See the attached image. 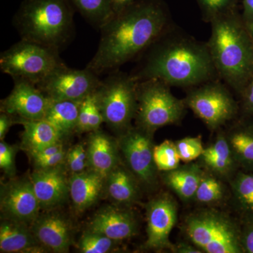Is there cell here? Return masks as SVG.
<instances>
[{"mask_svg":"<svg viewBox=\"0 0 253 253\" xmlns=\"http://www.w3.org/2000/svg\"><path fill=\"white\" fill-rule=\"evenodd\" d=\"M205 21L211 22L221 15L235 10L236 0H196Z\"/></svg>","mask_w":253,"mask_h":253,"instance_id":"33","label":"cell"},{"mask_svg":"<svg viewBox=\"0 0 253 253\" xmlns=\"http://www.w3.org/2000/svg\"><path fill=\"white\" fill-rule=\"evenodd\" d=\"M66 151L64 149L59 151L57 154L42 158H36L33 159L37 169H49L61 166L63 161L66 158Z\"/></svg>","mask_w":253,"mask_h":253,"instance_id":"37","label":"cell"},{"mask_svg":"<svg viewBox=\"0 0 253 253\" xmlns=\"http://www.w3.org/2000/svg\"><path fill=\"white\" fill-rule=\"evenodd\" d=\"M200 158L208 169L216 175H228L238 165L224 134L218 135L213 144L204 149Z\"/></svg>","mask_w":253,"mask_h":253,"instance_id":"24","label":"cell"},{"mask_svg":"<svg viewBox=\"0 0 253 253\" xmlns=\"http://www.w3.org/2000/svg\"><path fill=\"white\" fill-rule=\"evenodd\" d=\"M69 1L75 9L77 10L88 22L99 29L114 14L111 0Z\"/></svg>","mask_w":253,"mask_h":253,"instance_id":"28","label":"cell"},{"mask_svg":"<svg viewBox=\"0 0 253 253\" xmlns=\"http://www.w3.org/2000/svg\"><path fill=\"white\" fill-rule=\"evenodd\" d=\"M242 18L246 25L253 21V0H244Z\"/></svg>","mask_w":253,"mask_h":253,"instance_id":"43","label":"cell"},{"mask_svg":"<svg viewBox=\"0 0 253 253\" xmlns=\"http://www.w3.org/2000/svg\"><path fill=\"white\" fill-rule=\"evenodd\" d=\"M45 250L38 244L27 224L11 219L1 221L0 225L1 253H41Z\"/></svg>","mask_w":253,"mask_h":253,"instance_id":"19","label":"cell"},{"mask_svg":"<svg viewBox=\"0 0 253 253\" xmlns=\"http://www.w3.org/2000/svg\"><path fill=\"white\" fill-rule=\"evenodd\" d=\"M175 144L181 161L186 163L201 157L205 149L201 136H187L175 141Z\"/></svg>","mask_w":253,"mask_h":253,"instance_id":"32","label":"cell"},{"mask_svg":"<svg viewBox=\"0 0 253 253\" xmlns=\"http://www.w3.org/2000/svg\"><path fill=\"white\" fill-rule=\"evenodd\" d=\"M130 73L136 82L156 79L169 86L189 89L219 79L207 42L172 24L137 58Z\"/></svg>","mask_w":253,"mask_h":253,"instance_id":"2","label":"cell"},{"mask_svg":"<svg viewBox=\"0 0 253 253\" xmlns=\"http://www.w3.org/2000/svg\"><path fill=\"white\" fill-rule=\"evenodd\" d=\"M16 119H14V116L8 114V113L1 112L0 115V139L1 141L4 139L6 133L9 131L14 123H16Z\"/></svg>","mask_w":253,"mask_h":253,"instance_id":"40","label":"cell"},{"mask_svg":"<svg viewBox=\"0 0 253 253\" xmlns=\"http://www.w3.org/2000/svg\"><path fill=\"white\" fill-rule=\"evenodd\" d=\"M177 219V207L172 196L166 194L155 198L146 205L147 239L146 249H172L169 241L171 231Z\"/></svg>","mask_w":253,"mask_h":253,"instance_id":"12","label":"cell"},{"mask_svg":"<svg viewBox=\"0 0 253 253\" xmlns=\"http://www.w3.org/2000/svg\"></svg>","mask_w":253,"mask_h":253,"instance_id":"46","label":"cell"},{"mask_svg":"<svg viewBox=\"0 0 253 253\" xmlns=\"http://www.w3.org/2000/svg\"><path fill=\"white\" fill-rule=\"evenodd\" d=\"M66 161L73 174L83 172L89 166L86 149L83 145H76L67 153Z\"/></svg>","mask_w":253,"mask_h":253,"instance_id":"34","label":"cell"},{"mask_svg":"<svg viewBox=\"0 0 253 253\" xmlns=\"http://www.w3.org/2000/svg\"><path fill=\"white\" fill-rule=\"evenodd\" d=\"M240 96L242 98L245 112L253 114V76Z\"/></svg>","mask_w":253,"mask_h":253,"instance_id":"39","label":"cell"},{"mask_svg":"<svg viewBox=\"0 0 253 253\" xmlns=\"http://www.w3.org/2000/svg\"><path fill=\"white\" fill-rule=\"evenodd\" d=\"M59 49L21 40L0 55L1 72L14 81L39 84L58 68L65 66Z\"/></svg>","mask_w":253,"mask_h":253,"instance_id":"8","label":"cell"},{"mask_svg":"<svg viewBox=\"0 0 253 253\" xmlns=\"http://www.w3.org/2000/svg\"><path fill=\"white\" fill-rule=\"evenodd\" d=\"M105 179L91 169L72 174L69 179V195L76 211L83 212L94 204L104 189Z\"/></svg>","mask_w":253,"mask_h":253,"instance_id":"20","label":"cell"},{"mask_svg":"<svg viewBox=\"0 0 253 253\" xmlns=\"http://www.w3.org/2000/svg\"><path fill=\"white\" fill-rule=\"evenodd\" d=\"M210 23L207 44L218 76L241 94L253 76V38L236 10Z\"/></svg>","mask_w":253,"mask_h":253,"instance_id":"3","label":"cell"},{"mask_svg":"<svg viewBox=\"0 0 253 253\" xmlns=\"http://www.w3.org/2000/svg\"><path fill=\"white\" fill-rule=\"evenodd\" d=\"M31 229L38 244L46 251L57 253L69 251L72 241L71 226L59 214H39L32 223Z\"/></svg>","mask_w":253,"mask_h":253,"instance_id":"15","label":"cell"},{"mask_svg":"<svg viewBox=\"0 0 253 253\" xmlns=\"http://www.w3.org/2000/svg\"><path fill=\"white\" fill-rule=\"evenodd\" d=\"M81 101L50 100L44 119L57 129L63 138L76 131Z\"/></svg>","mask_w":253,"mask_h":253,"instance_id":"25","label":"cell"},{"mask_svg":"<svg viewBox=\"0 0 253 253\" xmlns=\"http://www.w3.org/2000/svg\"><path fill=\"white\" fill-rule=\"evenodd\" d=\"M14 82V88L9 96L1 100V112L14 116L16 121L44 119L50 99L33 83Z\"/></svg>","mask_w":253,"mask_h":253,"instance_id":"14","label":"cell"},{"mask_svg":"<svg viewBox=\"0 0 253 253\" xmlns=\"http://www.w3.org/2000/svg\"><path fill=\"white\" fill-rule=\"evenodd\" d=\"M100 83L99 76L89 68L73 69L65 65L36 86L52 101H82L94 92Z\"/></svg>","mask_w":253,"mask_h":253,"instance_id":"11","label":"cell"},{"mask_svg":"<svg viewBox=\"0 0 253 253\" xmlns=\"http://www.w3.org/2000/svg\"><path fill=\"white\" fill-rule=\"evenodd\" d=\"M136 83L130 73L115 70L101 81L94 92L104 123L119 134L129 129L135 118Z\"/></svg>","mask_w":253,"mask_h":253,"instance_id":"7","label":"cell"},{"mask_svg":"<svg viewBox=\"0 0 253 253\" xmlns=\"http://www.w3.org/2000/svg\"><path fill=\"white\" fill-rule=\"evenodd\" d=\"M16 151V146L6 144L4 141L0 143V168L8 175H14L16 172L15 156Z\"/></svg>","mask_w":253,"mask_h":253,"instance_id":"35","label":"cell"},{"mask_svg":"<svg viewBox=\"0 0 253 253\" xmlns=\"http://www.w3.org/2000/svg\"><path fill=\"white\" fill-rule=\"evenodd\" d=\"M203 173L199 165L189 163L164 172L163 179L181 201L187 202L194 200Z\"/></svg>","mask_w":253,"mask_h":253,"instance_id":"23","label":"cell"},{"mask_svg":"<svg viewBox=\"0 0 253 253\" xmlns=\"http://www.w3.org/2000/svg\"><path fill=\"white\" fill-rule=\"evenodd\" d=\"M86 153L90 169L105 179L121 163L118 140L99 129L89 134Z\"/></svg>","mask_w":253,"mask_h":253,"instance_id":"18","label":"cell"},{"mask_svg":"<svg viewBox=\"0 0 253 253\" xmlns=\"http://www.w3.org/2000/svg\"><path fill=\"white\" fill-rule=\"evenodd\" d=\"M241 239L244 253H253V219H244Z\"/></svg>","mask_w":253,"mask_h":253,"instance_id":"38","label":"cell"},{"mask_svg":"<svg viewBox=\"0 0 253 253\" xmlns=\"http://www.w3.org/2000/svg\"><path fill=\"white\" fill-rule=\"evenodd\" d=\"M171 86L159 80L137 82L136 126L150 134L181 121L187 109L184 99L171 92Z\"/></svg>","mask_w":253,"mask_h":253,"instance_id":"5","label":"cell"},{"mask_svg":"<svg viewBox=\"0 0 253 253\" xmlns=\"http://www.w3.org/2000/svg\"><path fill=\"white\" fill-rule=\"evenodd\" d=\"M139 180L127 167L120 163L106 176L105 186L110 197L118 204H134L140 195Z\"/></svg>","mask_w":253,"mask_h":253,"instance_id":"21","label":"cell"},{"mask_svg":"<svg viewBox=\"0 0 253 253\" xmlns=\"http://www.w3.org/2000/svg\"><path fill=\"white\" fill-rule=\"evenodd\" d=\"M236 163L253 171V125H241L226 136Z\"/></svg>","mask_w":253,"mask_h":253,"instance_id":"26","label":"cell"},{"mask_svg":"<svg viewBox=\"0 0 253 253\" xmlns=\"http://www.w3.org/2000/svg\"><path fill=\"white\" fill-rule=\"evenodd\" d=\"M186 236L204 253H243L241 229L224 213L204 209L191 213L184 222Z\"/></svg>","mask_w":253,"mask_h":253,"instance_id":"6","label":"cell"},{"mask_svg":"<svg viewBox=\"0 0 253 253\" xmlns=\"http://www.w3.org/2000/svg\"><path fill=\"white\" fill-rule=\"evenodd\" d=\"M173 24L162 0H137L115 13L99 28V45L86 68L96 75L136 59Z\"/></svg>","mask_w":253,"mask_h":253,"instance_id":"1","label":"cell"},{"mask_svg":"<svg viewBox=\"0 0 253 253\" xmlns=\"http://www.w3.org/2000/svg\"><path fill=\"white\" fill-rule=\"evenodd\" d=\"M225 187L217 177L204 171L195 194V201L199 204H214L224 199Z\"/></svg>","mask_w":253,"mask_h":253,"instance_id":"29","label":"cell"},{"mask_svg":"<svg viewBox=\"0 0 253 253\" xmlns=\"http://www.w3.org/2000/svg\"><path fill=\"white\" fill-rule=\"evenodd\" d=\"M69 0H23L14 17L21 40L61 49L74 32Z\"/></svg>","mask_w":253,"mask_h":253,"instance_id":"4","label":"cell"},{"mask_svg":"<svg viewBox=\"0 0 253 253\" xmlns=\"http://www.w3.org/2000/svg\"><path fill=\"white\" fill-rule=\"evenodd\" d=\"M172 252L176 253H203L202 251L199 249L195 245H190L186 243H179L176 245H173Z\"/></svg>","mask_w":253,"mask_h":253,"instance_id":"42","label":"cell"},{"mask_svg":"<svg viewBox=\"0 0 253 253\" xmlns=\"http://www.w3.org/2000/svg\"><path fill=\"white\" fill-rule=\"evenodd\" d=\"M154 160L158 171L167 172L179 167L181 160L175 142L166 140L155 146Z\"/></svg>","mask_w":253,"mask_h":253,"instance_id":"30","label":"cell"},{"mask_svg":"<svg viewBox=\"0 0 253 253\" xmlns=\"http://www.w3.org/2000/svg\"><path fill=\"white\" fill-rule=\"evenodd\" d=\"M94 94V93H93ZM93 94L86 96L80 104L76 131L80 133L89 132V118H90L91 105L93 100Z\"/></svg>","mask_w":253,"mask_h":253,"instance_id":"36","label":"cell"},{"mask_svg":"<svg viewBox=\"0 0 253 253\" xmlns=\"http://www.w3.org/2000/svg\"><path fill=\"white\" fill-rule=\"evenodd\" d=\"M31 179L41 208L59 206L69 195V179L61 166L49 169H37Z\"/></svg>","mask_w":253,"mask_h":253,"instance_id":"16","label":"cell"},{"mask_svg":"<svg viewBox=\"0 0 253 253\" xmlns=\"http://www.w3.org/2000/svg\"><path fill=\"white\" fill-rule=\"evenodd\" d=\"M234 200L244 219H253V172H240L231 180Z\"/></svg>","mask_w":253,"mask_h":253,"instance_id":"27","label":"cell"},{"mask_svg":"<svg viewBox=\"0 0 253 253\" xmlns=\"http://www.w3.org/2000/svg\"><path fill=\"white\" fill-rule=\"evenodd\" d=\"M246 26H247L248 29H249L250 33H251V36L253 38V21L250 23L249 24L246 25Z\"/></svg>","mask_w":253,"mask_h":253,"instance_id":"45","label":"cell"},{"mask_svg":"<svg viewBox=\"0 0 253 253\" xmlns=\"http://www.w3.org/2000/svg\"><path fill=\"white\" fill-rule=\"evenodd\" d=\"M88 230L113 240L121 241L135 235L137 223L134 214L121 208H104L89 222Z\"/></svg>","mask_w":253,"mask_h":253,"instance_id":"17","label":"cell"},{"mask_svg":"<svg viewBox=\"0 0 253 253\" xmlns=\"http://www.w3.org/2000/svg\"><path fill=\"white\" fill-rule=\"evenodd\" d=\"M135 0H111V1H112L113 12L115 14V13L121 11V10L124 9V8H126V6L131 4Z\"/></svg>","mask_w":253,"mask_h":253,"instance_id":"44","label":"cell"},{"mask_svg":"<svg viewBox=\"0 0 253 253\" xmlns=\"http://www.w3.org/2000/svg\"><path fill=\"white\" fill-rule=\"evenodd\" d=\"M116 242L106 236L87 230L82 236L79 247L83 253H106L112 251Z\"/></svg>","mask_w":253,"mask_h":253,"instance_id":"31","label":"cell"},{"mask_svg":"<svg viewBox=\"0 0 253 253\" xmlns=\"http://www.w3.org/2000/svg\"><path fill=\"white\" fill-rule=\"evenodd\" d=\"M16 123L23 126L22 146L31 156L63 139L57 129L46 120H19Z\"/></svg>","mask_w":253,"mask_h":253,"instance_id":"22","label":"cell"},{"mask_svg":"<svg viewBox=\"0 0 253 253\" xmlns=\"http://www.w3.org/2000/svg\"><path fill=\"white\" fill-rule=\"evenodd\" d=\"M0 206L6 219L32 224L39 215L41 207L31 178L1 184Z\"/></svg>","mask_w":253,"mask_h":253,"instance_id":"13","label":"cell"},{"mask_svg":"<svg viewBox=\"0 0 253 253\" xmlns=\"http://www.w3.org/2000/svg\"><path fill=\"white\" fill-rule=\"evenodd\" d=\"M61 142V141H60V142L56 143V144L50 145V146L42 149L41 151H38L36 154L31 155V157L33 159H36V158L48 157V156L57 154L59 151L63 150V145Z\"/></svg>","mask_w":253,"mask_h":253,"instance_id":"41","label":"cell"},{"mask_svg":"<svg viewBox=\"0 0 253 253\" xmlns=\"http://www.w3.org/2000/svg\"><path fill=\"white\" fill-rule=\"evenodd\" d=\"M230 88L220 79L212 80L187 89V108L211 130H217L237 116L239 106Z\"/></svg>","mask_w":253,"mask_h":253,"instance_id":"9","label":"cell"},{"mask_svg":"<svg viewBox=\"0 0 253 253\" xmlns=\"http://www.w3.org/2000/svg\"><path fill=\"white\" fill-rule=\"evenodd\" d=\"M153 136L136 126L120 134L118 139L126 166L140 184L147 187L156 185L158 181Z\"/></svg>","mask_w":253,"mask_h":253,"instance_id":"10","label":"cell"}]
</instances>
